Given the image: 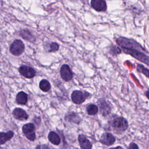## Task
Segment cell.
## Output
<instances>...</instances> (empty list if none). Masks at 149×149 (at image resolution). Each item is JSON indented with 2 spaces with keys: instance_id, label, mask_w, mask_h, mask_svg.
Masks as SVG:
<instances>
[{
  "instance_id": "6da1fadb",
  "label": "cell",
  "mask_w": 149,
  "mask_h": 149,
  "mask_svg": "<svg viewBox=\"0 0 149 149\" xmlns=\"http://www.w3.org/2000/svg\"><path fill=\"white\" fill-rule=\"evenodd\" d=\"M117 44L123 49L129 50H136L141 51L144 50L141 46L136 41L124 37H119L116 39Z\"/></svg>"
},
{
  "instance_id": "7a4b0ae2",
  "label": "cell",
  "mask_w": 149,
  "mask_h": 149,
  "mask_svg": "<svg viewBox=\"0 0 149 149\" xmlns=\"http://www.w3.org/2000/svg\"><path fill=\"white\" fill-rule=\"evenodd\" d=\"M24 44L20 40H15L9 48L10 52L15 56H19L24 51Z\"/></svg>"
},
{
  "instance_id": "3957f363",
  "label": "cell",
  "mask_w": 149,
  "mask_h": 149,
  "mask_svg": "<svg viewBox=\"0 0 149 149\" xmlns=\"http://www.w3.org/2000/svg\"><path fill=\"white\" fill-rule=\"evenodd\" d=\"M22 131L28 140L34 141L36 139V127L34 124L28 123L24 125L22 127Z\"/></svg>"
},
{
  "instance_id": "277c9868",
  "label": "cell",
  "mask_w": 149,
  "mask_h": 149,
  "mask_svg": "<svg viewBox=\"0 0 149 149\" xmlns=\"http://www.w3.org/2000/svg\"><path fill=\"white\" fill-rule=\"evenodd\" d=\"M123 51L130 55H132L133 58H135L136 59H138L139 61L144 63L145 64L149 66V56H147L146 54L143 53L141 51H134V50H129V49H123Z\"/></svg>"
},
{
  "instance_id": "5b68a950",
  "label": "cell",
  "mask_w": 149,
  "mask_h": 149,
  "mask_svg": "<svg viewBox=\"0 0 149 149\" xmlns=\"http://www.w3.org/2000/svg\"><path fill=\"white\" fill-rule=\"evenodd\" d=\"M111 126L115 130L118 131H124L127 129L128 123L124 118L116 117L112 120Z\"/></svg>"
},
{
  "instance_id": "8992f818",
  "label": "cell",
  "mask_w": 149,
  "mask_h": 149,
  "mask_svg": "<svg viewBox=\"0 0 149 149\" xmlns=\"http://www.w3.org/2000/svg\"><path fill=\"white\" fill-rule=\"evenodd\" d=\"M89 95L90 94L87 92L83 93L80 90H74L71 94V99L74 104H80L83 102Z\"/></svg>"
},
{
  "instance_id": "52a82bcc",
  "label": "cell",
  "mask_w": 149,
  "mask_h": 149,
  "mask_svg": "<svg viewBox=\"0 0 149 149\" xmlns=\"http://www.w3.org/2000/svg\"><path fill=\"white\" fill-rule=\"evenodd\" d=\"M60 74L62 79L65 81H70L73 78V73L68 65H63L60 70Z\"/></svg>"
},
{
  "instance_id": "ba28073f",
  "label": "cell",
  "mask_w": 149,
  "mask_h": 149,
  "mask_svg": "<svg viewBox=\"0 0 149 149\" xmlns=\"http://www.w3.org/2000/svg\"><path fill=\"white\" fill-rule=\"evenodd\" d=\"M19 72L22 76L27 79L33 78L36 74V71L33 68L26 65L20 66L19 68Z\"/></svg>"
},
{
  "instance_id": "9c48e42d",
  "label": "cell",
  "mask_w": 149,
  "mask_h": 149,
  "mask_svg": "<svg viewBox=\"0 0 149 149\" xmlns=\"http://www.w3.org/2000/svg\"><path fill=\"white\" fill-rule=\"evenodd\" d=\"M12 114L16 119L21 120V121L26 120L29 118V115L26 113V112L23 109L20 108H15L13 110Z\"/></svg>"
},
{
  "instance_id": "30bf717a",
  "label": "cell",
  "mask_w": 149,
  "mask_h": 149,
  "mask_svg": "<svg viewBox=\"0 0 149 149\" xmlns=\"http://www.w3.org/2000/svg\"><path fill=\"white\" fill-rule=\"evenodd\" d=\"M91 6L98 12L105 11L107 8L105 1L102 0H92L91 1Z\"/></svg>"
},
{
  "instance_id": "8fae6325",
  "label": "cell",
  "mask_w": 149,
  "mask_h": 149,
  "mask_svg": "<svg viewBox=\"0 0 149 149\" xmlns=\"http://www.w3.org/2000/svg\"><path fill=\"white\" fill-rule=\"evenodd\" d=\"M115 141V139L114 136L109 133H104L100 138V141L103 144L107 145V146H110Z\"/></svg>"
},
{
  "instance_id": "7c38bea8",
  "label": "cell",
  "mask_w": 149,
  "mask_h": 149,
  "mask_svg": "<svg viewBox=\"0 0 149 149\" xmlns=\"http://www.w3.org/2000/svg\"><path fill=\"white\" fill-rule=\"evenodd\" d=\"M78 140L81 149H91L92 144L84 134H80Z\"/></svg>"
},
{
  "instance_id": "4fadbf2b",
  "label": "cell",
  "mask_w": 149,
  "mask_h": 149,
  "mask_svg": "<svg viewBox=\"0 0 149 149\" xmlns=\"http://www.w3.org/2000/svg\"><path fill=\"white\" fill-rule=\"evenodd\" d=\"M98 105L100 107V112L103 116H106L110 112L111 107L103 99L99 100Z\"/></svg>"
},
{
  "instance_id": "5bb4252c",
  "label": "cell",
  "mask_w": 149,
  "mask_h": 149,
  "mask_svg": "<svg viewBox=\"0 0 149 149\" xmlns=\"http://www.w3.org/2000/svg\"><path fill=\"white\" fill-rule=\"evenodd\" d=\"M28 101V95L24 91L19 92L16 96V102L18 104L25 105Z\"/></svg>"
},
{
  "instance_id": "9a60e30c",
  "label": "cell",
  "mask_w": 149,
  "mask_h": 149,
  "mask_svg": "<svg viewBox=\"0 0 149 149\" xmlns=\"http://www.w3.org/2000/svg\"><path fill=\"white\" fill-rule=\"evenodd\" d=\"M13 131L9 130L7 132H0V145L5 144L6 141L10 140L13 136Z\"/></svg>"
},
{
  "instance_id": "2e32d148",
  "label": "cell",
  "mask_w": 149,
  "mask_h": 149,
  "mask_svg": "<svg viewBox=\"0 0 149 149\" xmlns=\"http://www.w3.org/2000/svg\"><path fill=\"white\" fill-rule=\"evenodd\" d=\"M49 141L54 145L58 146L61 143V138L55 132H50L48 135Z\"/></svg>"
},
{
  "instance_id": "e0dca14e",
  "label": "cell",
  "mask_w": 149,
  "mask_h": 149,
  "mask_svg": "<svg viewBox=\"0 0 149 149\" xmlns=\"http://www.w3.org/2000/svg\"><path fill=\"white\" fill-rule=\"evenodd\" d=\"M65 118L66 121L77 124L79 123L81 120V119L79 117V116L77 114L75 113L74 112H71L70 113L66 115Z\"/></svg>"
},
{
  "instance_id": "ac0fdd59",
  "label": "cell",
  "mask_w": 149,
  "mask_h": 149,
  "mask_svg": "<svg viewBox=\"0 0 149 149\" xmlns=\"http://www.w3.org/2000/svg\"><path fill=\"white\" fill-rule=\"evenodd\" d=\"M39 87L42 91L47 92L51 88V84L47 80L42 79L39 83Z\"/></svg>"
},
{
  "instance_id": "d6986e66",
  "label": "cell",
  "mask_w": 149,
  "mask_h": 149,
  "mask_svg": "<svg viewBox=\"0 0 149 149\" xmlns=\"http://www.w3.org/2000/svg\"><path fill=\"white\" fill-rule=\"evenodd\" d=\"M20 35L22 37L23 39L29 41H33L35 40L31 33L27 30H22L20 33Z\"/></svg>"
},
{
  "instance_id": "ffe728a7",
  "label": "cell",
  "mask_w": 149,
  "mask_h": 149,
  "mask_svg": "<svg viewBox=\"0 0 149 149\" xmlns=\"http://www.w3.org/2000/svg\"><path fill=\"white\" fill-rule=\"evenodd\" d=\"M86 110L89 115H94L98 112V108L97 105L94 104H90L87 107Z\"/></svg>"
},
{
  "instance_id": "44dd1931",
  "label": "cell",
  "mask_w": 149,
  "mask_h": 149,
  "mask_svg": "<svg viewBox=\"0 0 149 149\" xmlns=\"http://www.w3.org/2000/svg\"><path fill=\"white\" fill-rule=\"evenodd\" d=\"M137 69L138 72H140L142 73H143L146 77L149 78V69H147L144 66H143L142 65L138 64L137 66Z\"/></svg>"
},
{
  "instance_id": "7402d4cb",
  "label": "cell",
  "mask_w": 149,
  "mask_h": 149,
  "mask_svg": "<svg viewBox=\"0 0 149 149\" xmlns=\"http://www.w3.org/2000/svg\"><path fill=\"white\" fill-rule=\"evenodd\" d=\"M59 49V44L56 42H52L49 45V49L48 52H55Z\"/></svg>"
},
{
  "instance_id": "603a6c76",
  "label": "cell",
  "mask_w": 149,
  "mask_h": 149,
  "mask_svg": "<svg viewBox=\"0 0 149 149\" xmlns=\"http://www.w3.org/2000/svg\"><path fill=\"white\" fill-rule=\"evenodd\" d=\"M36 149H51L47 144H39L36 147Z\"/></svg>"
},
{
  "instance_id": "cb8c5ba5",
  "label": "cell",
  "mask_w": 149,
  "mask_h": 149,
  "mask_svg": "<svg viewBox=\"0 0 149 149\" xmlns=\"http://www.w3.org/2000/svg\"><path fill=\"white\" fill-rule=\"evenodd\" d=\"M129 149H139L137 145L134 143H132L129 147Z\"/></svg>"
},
{
  "instance_id": "d4e9b609",
  "label": "cell",
  "mask_w": 149,
  "mask_h": 149,
  "mask_svg": "<svg viewBox=\"0 0 149 149\" xmlns=\"http://www.w3.org/2000/svg\"><path fill=\"white\" fill-rule=\"evenodd\" d=\"M109 149H122V148L120 146H118L116 147H114V148H111Z\"/></svg>"
},
{
  "instance_id": "484cf974",
  "label": "cell",
  "mask_w": 149,
  "mask_h": 149,
  "mask_svg": "<svg viewBox=\"0 0 149 149\" xmlns=\"http://www.w3.org/2000/svg\"><path fill=\"white\" fill-rule=\"evenodd\" d=\"M146 95L149 99V91H147L146 92Z\"/></svg>"
}]
</instances>
